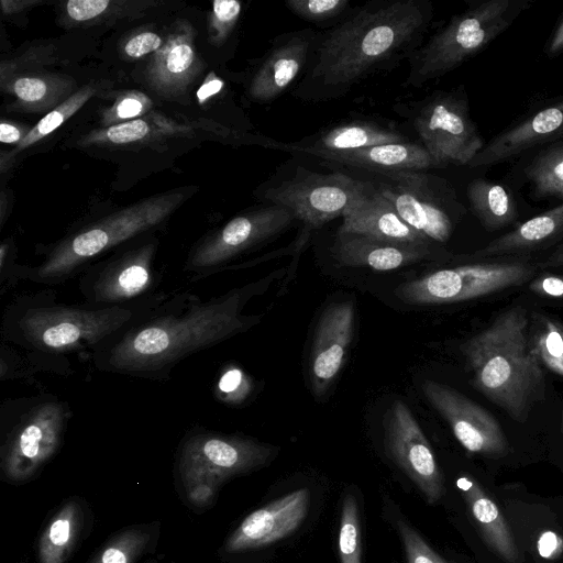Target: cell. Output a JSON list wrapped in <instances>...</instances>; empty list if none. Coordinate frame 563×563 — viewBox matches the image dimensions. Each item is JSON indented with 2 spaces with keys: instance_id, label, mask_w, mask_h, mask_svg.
<instances>
[{
  "instance_id": "43",
  "label": "cell",
  "mask_w": 563,
  "mask_h": 563,
  "mask_svg": "<svg viewBox=\"0 0 563 563\" xmlns=\"http://www.w3.org/2000/svg\"><path fill=\"white\" fill-rule=\"evenodd\" d=\"M164 44L161 36L154 32H141L130 37L123 47L124 54L130 58H140L155 53Z\"/></svg>"
},
{
  "instance_id": "24",
  "label": "cell",
  "mask_w": 563,
  "mask_h": 563,
  "mask_svg": "<svg viewBox=\"0 0 563 563\" xmlns=\"http://www.w3.org/2000/svg\"><path fill=\"white\" fill-rule=\"evenodd\" d=\"M325 165L365 173L426 172L440 168L420 142H395L317 157Z\"/></svg>"
},
{
  "instance_id": "35",
  "label": "cell",
  "mask_w": 563,
  "mask_h": 563,
  "mask_svg": "<svg viewBox=\"0 0 563 563\" xmlns=\"http://www.w3.org/2000/svg\"><path fill=\"white\" fill-rule=\"evenodd\" d=\"M349 0H286L287 9L300 19L311 23L341 20L350 10Z\"/></svg>"
},
{
  "instance_id": "38",
  "label": "cell",
  "mask_w": 563,
  "mask_h": 563,
  "mask_svg": "<svg viewBox=\"0 0 563 563\" xmlns=\"http://www.w3.org/2000/svg\"><path fill=\"white\" fill-rule=\"evenodd\" d=\"M151 100L143 93L132 91L120 97L103 114L106 124H117L137 119L151 108Z\"/></svg>"
},
{
  "instance_id": "8",
  "label": "cell",
  "mask_w": 563,
  "mask_h": 563,
  "mask_svg": "<svg viewBox=\"0 0 563 563\" xmlns=\"http://www.w3.org/2000/svg\"><path fill=\"white\" fill-rule=\"evenodd\" d=\"M377 191L413 230L444 243L464 211L451 184L426 172L365 173Z\"/></svg>"
},
{
  "instance_id": "3",
  "label": "cell",
  "mask_w": 563,
  "mask_h": 563,
  "mask_svg": "<svg viewBox=\"0 0 563 563\" xmlns=\"http://www.w3.org/2000/svg\"><path fill=\"white\" fill-rule=\"evenodd\" d=\"M462 351L475 387L514 420L525 422L545 395L544 374L530 343L527 310L515 306L500 313Z\"/></svg>"
},
{
  "instance_id": "7",
  "label": "cell",
  "mask_w": 563,
  "mask_h": 563,
  "mask_svg": "<svg viewBox=\"0 0 563 563\" xmlns=\"http://www.w3.org/2000/svg\"><path fill=\"white\" fill-rule=\"evenodd\" d=\"M366 179L344 173L321 174L294 165L263 185L260 197L269 205L288 209L306 229H316L339 218L362 197Z\"/></svg>"
},
{
  "instance_id": "23",
  "label": "cell",
  "mask_w": 563,
  "mask_h": 563,
  "mask_svg": "<svg viewBox=\"0 0 563 563\" xmlns=\"http://www.w3.org/2000/svg\"><path fill=\"white\" fill-rule=\"evenodd\" d=\"M194 38L192 26L183 22L154 53L146 68V79L156 92L165 97L180 95L198 74L201 63Z\"/></svg>"
},
{
  "instance_id": "22",
  "label": "cell",
  "mask_w": 563,
  "mask_h": 563,
  "mask_svg": "<svg viewBox=\"0 0 563 563\" xmlns=\"http://www.w3.org/2000/svg\"><path fill=\"white\" fill-rule=\"evenodd\" d=\"M563 137V100L543 108L492 139L468 163L488 166L512 158L533 146Z\"/></svg>"
},
{
  "instance_id": "29",
  "label": "cell",
  "mask_w": 563,
  "mask_h": 563,
  "mask_svg": "<svg viewBox=\"0 0 563 563\" xmlns=\"http://www.w3.org/2000/svg\"><path fill=\"white\" fill-rule=\"evenodd\" d=\"M84 516L78 504L69 501L49 521L38 547L41 563H64L82 528Z\"/></svg>"
},
{
  "instance_id": "17",
  "label": "cell",
  "mask_w": 563,
  "mask_h": 563,
  "mask_svg": "<svg viewBox=\"0 0 563 563\" xmlns=\"http://www.w3.org/2000/svg\"><path fill=\"white\" fill-rule=\"evenodd\" d=\"M386 444L398 466L420 488L431 504L445 494L442 473L433 451L410 409L395 401L386 424Z\"/></svg>"
},
{
  "instance_id": "14",
  "label": "cell",
  "mask_w": 563,
  "mask_h": 563,
  "mask_svg": "<svg viewBox=\"0 0 563 563\" xmlns=\"http://www.w3.org/2000/svg\"><path fill=\"white\" fill-rule=\"evenodd\" d=\"M296 220L288 209L269 203L239 214L200 242L190 252L185 268L198 275L207 274L279 235Z\"/></svg>"
},
{
  "instance_id": "50",
  "label": "cell",
  "mask_w": 563,
  "mask_h": 563,
  "mask_svg": "<svg viewBox=\"0 0 563 563\" xmlns=\"http://www.w3.org/2000/svg\"><path fill=\"white\" fill-rule=\"evenodd\" d=\"M33 3H34L33 1H7V0H2L1 1V8H2L3 13L10 14V13H13V12H18L21 9H23L24 7H27L29 4H33Z\"/></svg>"
},
{
  "instance_id": "2",
  "label": "cell",
  "mask_w": 563,
  "mask_h": 563,
  "mask_svg": "<svg viewBox=\"0 0 563 563\" xmlns=\"http://www.w3.org/2000/svg\"><path fill=\"white\" fill-rule=\"evenodd\" d=\"M262 282L201 300L196 296L161 303L106 340L96 365L124 375L161 378L181 360L258 323L243 308Z\"/></svg>"
},
{
  "instance_id": "49",
  "label": "cell",
  "mask_w": 563,
  "mask_h": 563,
  "mask_svg": "<svg viewBox=\"0 0 563 563\" xmlns=\"http://www.w3.org/2000/svg\"><path fill=\"white\" fill-rule=\"evenodd\" d=\"M541 268L561 267L563 266V243L560 244L547 260L539 264Z\"/></svg>"
},
{
  "instance_id": "46",
  "label": "cell",
  "mask_w": 563,
  "mask_h": 563,
  "mask_svg": "<svg viewBox=\"0 0 563 563\" xmlns=\"http://www.w3.org/2000/svg\"><path fill=\"white\" fill-rule=\"evenodd\" d=\"M223 86L224 81L217 77L213 73H210L197 91L198 102L200 104L205 103L209 98L219 93Z\"/></svg>"
},
{
  "instance_id": "21",
  "label": "cell",
  "mask_w": 563,
  "mask_h": 563,
  "mask_svg": "<svg viewBox=\"0 0 563 563\" xmlns=\"http://www.w3.org/2000/svg\"><path fill=\"white\" fill-rule=\"evenodd\" d=\"M406 141H409L408 137L390 122L355 119L327 126L297 142H280L279 150L317 158L325 154Z\"/></svg>"
},
{
  "instance_id": "12",
  "label": "cell",
  "mask_w": 563,
  "mask_h": 563,
  "mask_svg": "<svg viewBox=\"0 0 563 563\" xmlns=\"http://www.w3.org/2000/svg\"><path fill=\"white\" fill-rule=\"evenodd\" d=\"M70 409L59 400H43L16 421L1 449V468L12 481L32 477L62 445Z\"/></svg>"
},
{
  "instance_id": "9",
  "label": "cell",
  "mask_w": 563,
  "mask_h": 563,
  "mask_svg": "<svg viewBox=\"0 0 563 563\" xmlns=\"http://www.w3.org/2000/svg\"><path fill=\"white\" fill-rule=\"evenodd\" d=\"M273 452L272 446L236 435L207 431L189 435L178 464L188 498L208 503L220 484L265 465Z\"/></svg>"
},
{
  "instance_id": "39",
  "label": "cell",
  "mask_w": 563,
  "mask_h": 563,
  "mask_svg": "<svg viewBox=\"0 0 563 563\" xmlns=\"http://www.w3.org/2000/svg\"><path fill=\"white\" fill-rule=\"evenodd\" d=\"M252 390V383L243 371L230 367L220 376L217 393L222 401L240 404L245 400Z\"/></svg>"
},
{
  "instance_id": "25",
  "label": "cell",
  "mask_w": 563,
  "mask_h": 563,
  "mask_svg": "<svg viewBox=\"0 0 563 563\" xmlns=\"http://www.w3.org/2000/svg\"><path fill=\"white\" fill-rule=\"evenodd\" d=\"M335 260L349 267L394 271L431 255V246L395 244L355 233L336 232L332 247Z\"/></svg>"
},
{
  "instance_id": "20",
  "label": "cell",
  "mask_w": 563,
  "mask_h": 563,
  "mask_svg": "<svg viewBox=\"0 0 563 563\" xmlns=\"http://www.w3.org/2000/svg\"><path fill=\"white\" fill-rule=\"evenodd\" d=\"M365 179L364 194L344 212L338 231L395 244L431 246L432 241L409 227L372 181Z\"/></svg>"
},
{
  "instance_id": "45",
  "label": "cell",
  "mask_w": 563,
  "mask_h": 563,
  "mask_svg": "<svg viewBox=\"0 0 563 563\" xmlns=\"http://www.w3.org/2000/svg\"><path fill=\"white\" fill-rule=\"evenodd\" d=\"M563 551V540L551 531L543 532L538 540V552L542 558L554 559Z\"/></svg>"
},
{
  "instance_id": "13",
  "label": "cell",
  "mask_w": 563,
  "mask_h": 563,
  "mask_svg": "<svg viewBox=\"0 0 563 563\" xmlns=\"http://www.w3.org/2000/svg\"><path fill=\"white\" fill-rule=\"evenodd\" d=\"M154 243L125 251L81 274L80 291L92 308L126 307L152 301L157 282L154 272Z\"/></svg>"
},
{
  "instance_id": "42",
  "label": "cell",
  "mask_w": 563,
  "mask_h": 563,
  "mask_svg": "<svg viewBox=\"0 0 563 563\" xmlns=\"http://www.w3.org/2000/svg\"><path fill=\"white\" fill-rule=\"evenodd\" d=\"M12 91L24 103L34 104L43 101L49 93V84L45 78L23 76L13 81Z\"/></svg>"
},
{
  "instance_id": "30",
  "label": "cell",
  "mask_w": 563,
  "mask_h": 563,
  "mask_svg": "<svg viewBox=\"0 0 563 563\" xmlns=\"http://www.w3.org/2000/svg\"><path fill=\"white\" fill-rule=\"evenodd\" d=\"M526 174L538 197L563 199V144L538 154L527 166Z\"/></svg>"
},
{
  "instance_id": "4",
  "label": "cell",
  "mask_w": 563,
  "mask_h": 563,
  "mask_svg": "<svg viewBox=\"0 0 563 563\" xmlns=\"http://www.w3.org/2000/svg\"><path fill=\"white\" fill-rule=\"evenodd\" d=\"M531 3L486 0L470 4L409 56L406 85L421 87L455 69L509 29Z\"/></svg>"
},
{
  "instance_id": "44",
  "label": "cell",
  "mask_w": 563,
  "mask_h": 563,
  "mask_svg": "<svg viewBox=\"0 0 563 563\" xmlns=\"http://www.w3.org/2000/svg\"><path fill=\"white\" fill-rule=\"evenodd\" d=\"M529 289L538 296L563 299V276L541 275L529 284Z\"/></svg>"
},
{
  "instance_id": "48",
  "label": "cell",
  "mask_w": 563,
  "mask_h": 563,
  "mask_svg": "<svg viewBox=\"0 0 563 563\" xmlns=\"http://www.w3.org/2000/svg\"><path fill=\"white\" fill-rule=\"evenodd\" d=\"M563 52V18L558 24L554 33L552 34L548 47L547 55L549 57L558 56Z\"/></svg>"
},
{
  "instance_id": "37",
  "label": "cell",
  "mask_w": 563,
  "mask_h": 563,
  "mask_svg": "<svg viewBox=\"0 0 563 563\" xmlns=\"http://www.w3.org/2000/svg\"><path fill=\"white\" fill-rule=\"evenodd\" d=\"M242 12V3L236 0H216L209 16V42L222 45L233 32Z\"/></svg>"
},
{
  "instance_id": "6",
  "label": "cell",
  "mask_w": 563,
  "mask_h": 563,
  "mask_svg": "<svg viewBox=\"0 0 563 563\" xmlns=\"http://www.w3.org/2000/svg\"><path fill=\"white\" fill-rule=\"evenodd\" d=\"M158 303L104 308L30 305L18 312L11 329L20 342L44 352L98 347Z\"/></svg>"
},
{
  "instance_id": "32",
  "label": "cell",
  "mask_w": 563,
  "mask_h": 563,
  "mask_svg": "<svg viewBox=\"0 0 563 563\" xmlns=\"http://www.w3.org/2000/svg\"><path fill=\"white\" fill-rule=\"evenodd\" d=\"M158 126H170V123H167L166 120L158 121L150 120V118H137L92 131L84 139V143L114 145L131 144L146 140L158 133Z\"/></svg>"
},
{
  "instance_id": "34",
  "label": "cell",
  "mask_w": 563,
  "mask_h": 563,
  "mask_svg": "<svg viewBox=\"0 0 563 563\" xmlns=\"http://www.w3.org/2000/svg\"><path fill=\"white\" fill-rule=\"evenodd\" d=\"M341 563H361V529L358 508L353 495H346L342 506L339 532Z\"/></svg>"
},
{
  "instance_id": "51",
  "label": "cell",
  "mask_w": 563,
  "mask_h": 563,
  "mask_svg": "<svg viewBox=\"0 0 563 563\" xmlns=\"http://www.w3.org/2000/svg\"><path fill=\"white\" fill-rule=\"evenodd\" d=\"M561 431L563 434V409L561 410Z\"/></svg>"
},
{
  "instance_id": "19",
  "label": "cell",
  "mask_w": 563,
  "mask_h": 563,
  "mask_svg": "<svg viewBox=\"0 0 563 563\" xmlns=\"http://www.w3.org/2000/svg\"><path fill=\"white\" fill-rule=\"evenodd\" d=\"M354 320L351 301L329 306L319 319L309 363L311 388L318 396L329 389L344 364Z\"/></svg>"
},
{
  "instance_id": "47",
  "label": "cell",
  "mask_w": 563,
  "mask_h": 563,
  "mask_svg": "<svg viewBox=\"0 0 563 563\" xmlns=\"http://www.w3.org/2000/svg\"><path fill=\"white\" fill-rule=\"evenodd\" d=\"M26 134L23 131L7 122H1L0 124V141L2 143H20Z\"/></svg>"
},
{
  "instance_id": "1",
  "label": "cell",
  "mask_w": 563,
  "mask_h": 563,
  "mask_svg": "<svg viewBox=\"0 0 563 563\" xmlns=\"http://www.w3.org/2000/svg\"><path fill=\"white\" fill-rule=\"evenodd\" d=\"M432 18L428 0H372L351 8L318 33L292 96L310 102L339 99L369 76L393 69L422 44Z\"/></svg>"
},
{
  "instance_id": "31",
  "label": "cell",
  "mask_w": 563,
  "mask_h": 563,
  "mask_svg": "<svg viewBox=\"0 0 563 563\" xmlns=\"http://www.w3.org/2000/svg\"><path fill=\"white\" fill-rule=\"evenodd\" d=\"M95 88L85 86L80 90L70 95V97L42 118L34 128L27 131L26 135L16 145L14 151L8 154V158H12L14 154L25 150L30 145L54 132L66 120L74 115L95 95Z\"/></svg>"
},
{
  "instance_id": "40",
  "label": "cell",
  "mask_w": 563,
  "mask_h": 563,
  "mask_svg": "<svg viewBox=\"0 0 563 563\" xmlns=\"http://www.w3.org/2000/svg\"><path fill=\"white\" fill-rule=\"evenodd\" d=\"M407 563H448L406 522L398 521Z\"/></svg>"
},
{
  "instance_id": "33",
  "label": "cell",
  "mask_w": 563,
  "mask_h": 563,
  "mask_svg": "<svg viewBox=\"0 0 563 563\" xmlns=\"http://www.w3.org/2000/svg\"><path fill=\"white\" fill-rule=\"evenodd\" d=\"M530 338L532 351L539 362L563 376V336L560 322L541 317L538 329Z\"/></svg>"
},
{
  "instance_id": "18",
  "label": "cell",
  "mask_w": 563,
  "mask_h": 563,
  "mask_svg": "<svg viewBox=\"0 0 563 563\" xmlns=\"http://www.w3.org/2000/svg\"><path fill=\"white\" fill-rule=\"evenodd\" d=\"M309 490L300 488L250 514L228 538L229 553L257 549L292 533L306 518Z\"/></svg>"
},
{
  "instance_id": "41",
  "label": "cell",
  "mask_w": 563,
  "mask_h": 563,
  "mask_svg": "<svg viewBox=\"0 0 563 563\" xmlns=\"http://www.w3.org/2000/svg\"><path fill=\"white\" fill-rule=\"evenodd\" d=\"M114 4L110 0H69L66 13L71 21L88 22L102 18Z\"/></svg>"
},
{
  "instance_id": "26",
  "label": "cell",
  "mask_w": 563,
  "mask_h": 563,
  "mask_svg": "<svg viewBox=\"0 0 563 563\" xmlns=\"http://www.w3.org/2000/svg\"><path fill=\"white\" fill-rule=\"evenodd\" d=\"M456 486L489 549L506 562L518 563L519 552L514 536L496 503L470 476H460Z\"/></svg>"
},
{
  "instance_id": "15",
  "label": "cell",
  "mask_w": 563,
  "mask_h": 563,
  "mask_svg": "<svg viewBox=\"0 0 563 563\" xmlns=\"http://www.w3.org/2000/svg\"><path fill=\"white\" fill-rule=\"evenodd\" d=\"M421 387L428 401L446 420L464 449L487 456H501L508 452L501 426L485 408L439 382L427 379Z\"/></svg>"
},
{
  "instance_id": "52",
  "label": "cell",
  "mask_w": 563,
  "mask_h": 563,
  "mask_svg": "<svg viewBox=\"0 0 563 563\" xmlns=\"http://www.w3.org/2000/svg\"><path fill=\"white\" fill-rule=\"evenodd\" d=\"M560 329H561V333H562V336H563V324L560 322Z\"/></svg>"
},
{
  "instance_id": "16",
  "label": "cell",
  "mask_w": 563,
  "mask_h": 563,
  "mask_svg": "<svg viewBox=\"0 0 563 563\" xmlns=\"http://www.w3.org/2000/svg\"><path fill=\"white\" fill-rule=\"evenodd\" d=\"M317 36L318 32L310 27L275 36L252 71L247 97L264 104L294 89L310 63Z\"/></svg>"
},
{
  "instance_id": "5",
  "label": "cell",
  "mask_w": 563,
  "mask_h": 563,
  "mask_svg": "<svg viewBox=\"0 0 563 563\" xmlns=\"http://www.w3.org/2000/svg\"><path fill=\"white\" fill-rule=\"evenodd\" d=\"M184 192L143 200L59 242L36 267L21 274L42 284H59L112 247L163 222L184 201Z\"/></svg>"
},
{
  "instance_id": "11",
  "label": "cell",
  "mask_w": 563,
  "mask_h": 563,
  "mask_svg": "<svg viewBox=\"0 0 563 563\" xmlns=\"http://www.w3.org/2000/svg\"><path fill=\"white\" fill-rule=\"evenodd\" d=\"M534 271L533 265L521 261L465 264L404 283L396 295L410 305L452 303L519 286Z\"/></svg>"
},
{
  "instance_id": "28",
  "label": "cell",
  "mask_w": 563,
  "mask_h": 563,
  "mask_svg": "<svg viewBox=\"0 0 563 563\" xmlns=\"http://www.w3.org/2000/svg\"><path fill=\"white\" fill-rule=\"evenodd\" d=\"M467 198L472 212L488 231L500 230L518 217L516 203L501 184L475 179L467 187Z\"/></svg>"
},
{
  "instance_id": "10",
  "label": "cell",
  "mask_w": 563,
  "mask_h": 563,
  "mask_svg": "<svg viewBox=\"0 0 563 563\" xmlns=\"http://www.w3.org/2000/svg\"><path fill=\"white\" fill-rule=\"evenodd\" d=\"M397 107L440 168L451 164L467 166L485 145L470 117L466 98L456 91H437Z\"/></svg>"
},
{
  "instance_id": "36",
  "label": "cell",
  "mask_w": 563,
  "mask_h": 563,
  "mask_svg": "<svg viewBox=\"0 0 563 563\" xmlns=\"http://www.w3.org/2000/svg\"><path fill=\"white\" fill-rule=\"evenodd\" d=\"M150 536L128 530L115 538L91 563H133L147 544Z\"/></svg>"
},
{
  "instance_id": "27",
  "label": "cell",
  "mask_w": 563,
  "mask_h": 563,
  "mask_svg": "<svg viewBox=\"0 0 563 563\" xmlns=\"http://www.w3.org/2000/svg\"><path fill=\"white\" fill-rule=\"evenodd\" d=\"M563 236V203L519 224L477 251L476 257L529 252Z\"/></svg>"
}]
</instances>
